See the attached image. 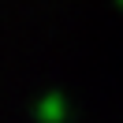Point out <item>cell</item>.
<instances>
[{
	"mask_svg": "<svg viewBox=\"0 0 123 123\" xmlns=\"http://www.w3.org/2000/svg\"><path fill=\"white\" fill-rule=\"evenodd\" d=\"M119 4H123V0H119Z\"/></svg>",
	"mask_w": 123,
	"mask_h": 123,
	"instance_id": "1",
	"label": "cell"
}]
</instances>
